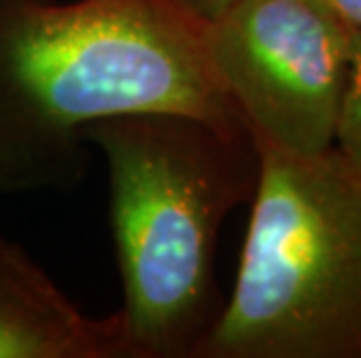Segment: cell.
I'll return each instance as SVG.
<instances>
[{"label":"cell","instance_id":"cell-1","mask_svg":"<svg viewBox=\"0 0 361 358\" xmlns=\"http://www.w3.org/2000/svg\"><path fill=\"white\" fill-rule=\"evenodd\" d=\"M140 112L247 131L205 26L168 0H0V193L73 188L87 172L82 133Z\"/></svg>","mask_w":361,"mask_h":358},{"label":"cell","instance_id":"cell-6","mask_svg":"<svg viewBox=\"0 0 361 358\" xmlns=\"http://www.w3.org/2000/svg\"><path fill=\"white\" fill-rule=\"evenodd\" d=\"M334 149L361 177V33H352L348 77L338 110Z\"/></svg>","mask_w":361,"mask_h":358},{"label":"cell","instance_id":"cell-8","mask_svg":"<svg viewBox=\"0 0 361 358\" xmlns=\"http://www.w3.org/2000/svg\"><path fill=\"white\" fill-rule=\"evenodd\" d=\"M352 33H361V0H314Z\"/></svg>","mask_w":361,"mask_h":358},{"label":"cell","instance_id":"cell-5","mask_svg":"<svg viewBox=\"0 0 361 358\" xmlns=\"http://www.w3.org/2000/svg\"><path fill=\"white\" fill-rule=\"evenodd\" d=\"M0 358H124L119 314L89 317L0 235Z\"/></svg>","mask_w":361,"mask_h":358},{"label":"cell","instance_id":"cell-4","mask_svg":"<svg viewBox=\"0 0 361 358\" xmlns=\"http://www.w3.org/2000/svg\"><path fill=\"white\" fill-rule=\"evenodd\" d=\"M352 30L314 0H238L205 26L214 75L255 144L334 149Z\"/></svg>","mask_w":361,"mask_h":358},{"label":"cell","instance_id":"cell-2","mask_svg":"<svg viewBox=\"0 0 361 358\" xmlns=\"http://www.w3.org/2000/svg\"><path fill=\"white\" fill-rule=\"evenodd\" d=\"M247 135L171 112L121 114L82 133L107 165L124 358H194L212 328L214 240L243 191Z\"/></svg>","mask_w":361,"mask_h":358},{"label":"cell","instance_id":"cell-7","mask_svg":"<svg viewBox=\"0 0 361 358\" xmlns=\"http://www.w3.org/2000/svg\"><path fill=\"white\" fill-rule=\"evenodd\" d=\"M168 3H173L178 10H182L187 17L196 19L198 24H212L214 19H219L221 14H224L228 7L238 0H168Z\"/></svg>","mask_w":361,"mask_h":358},{"label":"cell","instance_id":"cell-3","mask_svg":"<svg viewBox=\"0 0 361 358\" xmlns=\"http://www.w3.org/2000/svg\"><path fill=\"white\" fill-rule=\"evenodd\" d=\"M257 147L235 286L194 358H361V177Z\"/></svg>","mask_w":361,"mask_h":358}]
</instances>
